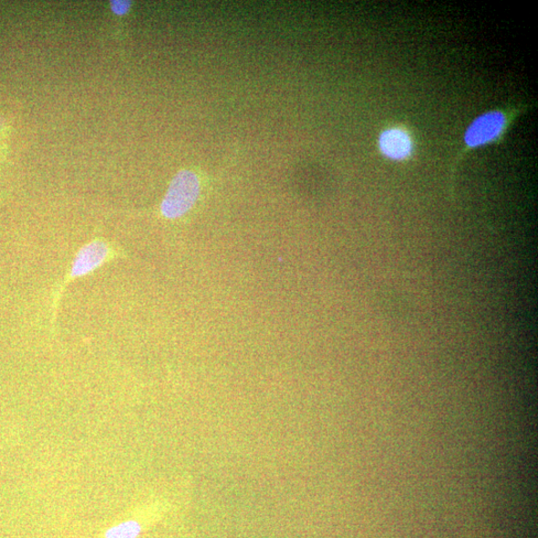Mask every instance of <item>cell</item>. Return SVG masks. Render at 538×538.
Segmentation results:
<instances>
[{
    "mask_svg": "<svg viewBox=\"0 0 538 538\" xmlns=\"http://www.w3.org/2000/svg\"><path fill=\"white\" fill-rule=\"evenodd\" d=\"M200 180L191 171H179L171 180L166 196L160 203V212L168 220H176L185 215L200 196Z\"/></svg>",
    "mask_w": 538,
    "mask_h": 538,
    "instance_id": "7a4b0ae2",
    "label": "cell"
},
{
    "mask_svg": "<svg viewBox=\"0 0 538 538\" xmlns=\"http://www.w3.org/2000/svg\"><path fill=\"white\" fill-rule=\"evenodd\" d=\"M131 7L130 2H123V0H116V2H111V8L113 13L118 16H124L129 12V9Z\"/></svg>",
    "mask_w": 538,
    "mask_h": 538,
    "instance_id": "8992f818",
    "label": "cell"
},
{
    "mask_svg": "<svg viewBox=\"0 0 538 538\" xmlns=\"http://www.w3.org/2000/svg\"><path fill=\"white\" fill-rule=\"evenodd\" d=\"M382 154L394 160H404L413 154L414 144L410 134L401 128L387 129L379 138Z\"/></svg>",
    "mask_w": 538,
    "mask_h": 538,
    "instance_id": "277c9868",
    "label": "cell"
},
{
    "mask_svg": "<svg viewBox=\"0 0 538 538\" xmlns=\"http://www.w3.org/2000/svg\"><path fill=\"white\" fill-rule=\"evenodd\" d=\"M141 532V524L135 521H128L108 530L105 538H137Z\"/></svg>",
    "mask_w": 538,
    "mask_h": 538,
    "instance_id": "5b68a950",
    "label": "cell"
},
{
    "mask_svg": "<svg viewBox=\"0 0 538 538\" xmlns=\"http://www.w3.org/2000/svg\"><path fill=\"white\" fill-rule=\"evenodd\" d=\"M122 256V252L118 250L115 244L100 238L82 245L73 258L69 273L64 276L60 285L54 290L51 303V326H57V311L64 290L67 285L79 278L94 274L106 264Z\"/></svg>",
    "mask_w": 538,
    "mask_h": 538,
    "instance_id": "6da1fadb",
    "label": "cell"
},
{
    "mask_svg": "<svg viewBox=\"0 0 538 538\" xmlns=\"http://www.w3.org/2000/svg\"><path fill=\"white\" fill-rule=\"evenodd\" d=\"M509 124V115L503 111L484 113L477 117L467 129L465 144L469 149H475L493 143L502 138Z\"/></svg>",
    "mask_w": 538,
    "mask_h": 538,
    "instance_id": "3957f363",
    "label": "cell"
}]
</instances>
